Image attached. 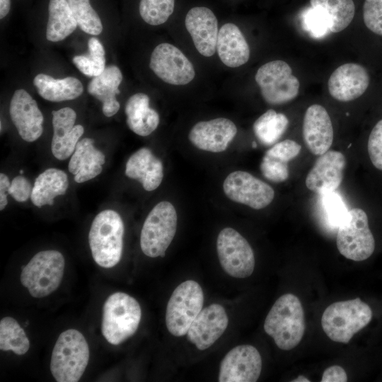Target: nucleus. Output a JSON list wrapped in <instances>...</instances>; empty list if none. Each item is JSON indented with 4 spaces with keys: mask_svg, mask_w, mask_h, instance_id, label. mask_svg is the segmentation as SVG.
Wrapping results in <instances>:
<instances>
[{
    "mask_svg": "<svg viewBox=\"0 0 382 382\" xmlns=\"http://www.w3.org/2000/svg\"><path fill=\"white\" fill-rule=\"evenodd\" d=\"M337 247L347 259L362 261L375 249V240L369 226L366 213L360 208L349 211L347 219L338 227Z\"/></svg>",
    "mask_w": 382,
    "mask_h": 382,
    "instance_id": "nucleus-9",
    "label": "nucleus"
},
{
    "mask_svg": "<svg viewBox=\"0 0 382 382\" xmlns=\"http://www.w3.org/2000/svg\"><path fill=\"white\" fill-rule=\"evenodd\" d=\"M141 317L138 301L127 294L116 292L104 303L101 331L110 344L117 345L137 330Z\"/></svg>",
    "mask_w": 382,
    "mask_h": 382,
    "instance_id": "nucleus-4",
    "label": "nucleus"
},
{
    "mask_svg": "<svg viewBox=\"0 0 382 382\" xmlns=\"http://www.w3.org/2000/svg\"><path fill=\"white\" fill-rule=\"evenodd\" d=\"M262 370L258 350L250 345L233 347L223 358L219 369V382H255Z\"/></svg>",
    "mask_w": 382,
    "mask_h": 382,
    "instance_id": "nucleus-14",
    "label": "nucleus"
},
{
    "mask_svg": "<svg viewBox=\"0 0 382 382\" xmlns=\"http://www.w3.org/2000/svg\"><path fill=\"white\" fill-rule=\"evenodd\" d=\"M301 146L295 141L286 139L274 144L265 154L289 162L299 155Z\"/></svg>",
    "mask_w": 382,
    "mask_h": 382,
    "instance_id": "nucleus-42",
    "label": "nucleus"
},
{
    "mask_svg": "<svg viewBox=\"0 0 382 382\" xmlns=\"http://www.w3.org/2000/svg\"><path fill=\"white\" fill-rule=\"evenodd\" d=\"M346 165L340 151L328 150L320 155L306 178V186L320 194L335 190L340 185Z\"/></svg>",
    "mask_w": 382,
    "mask_h": 382,
    "instance_id": "nucleus-18",
    "label": "nucleus"
},
{
    "mask_svg": "<svg viewBox=\"0 0 382 382\" xmlns=\"http://www.w3.org/2000/svg\"><path fill=\"white\" fill-rule=\"evenodd\" d=\"M125 111L127 126L139 136L151 134L159 124V115L149 107V98L145 93H138L130 96L126 102Z\"/></svg>",
    "mask_w": 382,
    "mask_h": 382,
    "instance_id": "nucleus-27",
    "label": "nucleus"
},
{
    "mask_svg": "<svg viewBox=\"0 0 382 382\" xmlns=\"http://www.w3.org/2000/svg\"><path fill=\"white\" fill-rule=\"evenodd\" d=\"M292 382H309L310 380L304 376L300 375L296 378L291 381Z\"/></svg>",
    "mask_w": 382,
    "mask_h": 382,
    "instance_id": "nucleus-47",
    "label": "nucleus"
},
{
    "mask_svg": "<svg viewBox=\"0 0 382 382\" xmlns=\"http://www.w3.org/2000/svg\"><path fill=\"white\" fill-rule=\"evenodd\" d=\"M23 173V170H20V173H21V174H22Z\"/></svg>",
    "mask_w": 382,
    "mask_h": 382,
    "instance_id": "nucleus-48",
    "label": "nucleus"
},
{
    "mask_svg": "<svg viewBox=\"0 0 382 382\" xmlns=\"http://www.w3.org/2000/svg\"><path fill=\"white\" fill-rule=\"evenodd\" d=\"M255 79L263 99L270 105L288 103L299 94V81L284 61L273 60L262 65Z\"/></svg>",
    "mask_w": 382,
    "mask_h": 382,
    "instance_id": "nucleus-10",
    "label": "nucleus"
},
{
    "mask_svg": "<svg viewBox=\"0 0 382 382\" xmlns=\"http://www.w3.org/2000/svg\"><path fill=\"white\" fill-rule=\"evenodd\" d=\"M150 68L164 82L176 86L186 85L195 76L192 64L176 47L161 43L153 50Z\"/></svg>",
    "mask_w": 382,
    "mask_h": 382,
    "instance_id": "nucleus-13",
    "label": "nucleus"
},
{
    "mask_svg": "<svg viewBox=\"0 0 382 382\" xmlns=\"http://www.w3.org/2000/svg\"><path fill=\"white\" fill-rule=\"evenodd\" d=\"M216 250L223 270L236 278L250 276L255 267L253 250L247 240L232 228H224L217 237Z\"/></svg>",
    "mask_w": 382,
    "mask_h": 382,
    "instance_id": "nucleus-11",
    "label": "nucleus"
},
{
    "mask_svg": "<svg viewBox=\"0 0 382 382\" xmlns=\"http://www.w3.org/2000/svg\"><path fill=\"white\" fill-rule=\"evenodd\" d=\"M216 50L221 61L228 67H238L250 58L249 45L239 28L231 23L219 30Z\"/></svg>",
    "mask_w": 382,
    "mask_h": 382,
    "instance_id": "nucleus-25",
    "label": "nucleus"
},
{
    "mask_svg": "<svg viewBox=\"0 0 382 382\" xmlns=\"http://www.w3.org/2000/svg\"><path fill=\"white\" fill-rule=\"evenodd\" d=\"M347 381V376L345 371L337 365L327 368L321 379V382H346Z\"/></svg>",
    "mask_w": 382,
    "mask_h": 382,
    "instance_id": "nucleus-44",
    "label": "nucleus"
},
{
    "mask_svg": "<svg viewBox=\"0 0 382 382\" xmlns=\"http://www.w3.org/2000/svg\"><path fill=\"white\" fill-rule=\"evenodd\" d=\"M125 175L139 181L145 190L153 191L158 188L162 182L163 163L150 149L142 147L132 154L127 160Z\"/></svg>",
    "mask_w": 382,
    "mask_h": 382,
    "instance_id": "nucleus-23",
    "label": "nucleus"
},
{
    "mask_svg": "<svg viewBox=\"0 0 382 382\" xmlns=\"http://www.w3.org/2000/svg\"><path fill=\"white\" fill-rule=\"evenodd\" d=\"M178 216L168 201L156 204L146 216L140 235V246L150 257H163L177 230Z\"/></svg>",
    "mask_w": 382,
    "mask_h": 382,
    "instance_id": "nucleus-7",
    "label": "nucleus"
},
{
    "mask_svg": "<svg viewBox=\"0 0 382 382\" xmlns=\"http://www.w3.org/2000/svg\"><path fill=\"white\" fill-rule=\"evenodd\" d=\"M223 189L231 200L254 209L267 207L274 197V191L270 185L242 170L229 173L224 181Z\"/></svg>",
    "mask_w": 382,
    "mask_h": 382,
    "instance_id": "nucleus-12",
    "label": "nucleus"
},
{
    "mask_svg": "<svg viewBox=\"0 0 382 382\" xmlns=\"http://www.w3.org/2000/svg\"><path fill=\"white\" fill-rule=\"evenodd\" d=\"M185 25L197 50L204 57L212 56L216 50L218 21L207 7H194L187 13Z\"/></svg>",
    "mask_w": 382,
    "mask_h": 382,
    "instance_id": "nucleus-22",
    "label": "nucleus"
},
{
    "mask_svg": "<svg viewBox=\"0 0 382 382\" xmlns=\"http://www.w3.org/2000/svg\"><path fill=\"white\" fill-rule=\"evenodd\" d=\"M89 347L83 335L68 329L58 337L54 346L50 371L57 382H77L89 361Z\"/></svg>",
    "mask_w": 382,
    "mask_h": 382,
    "instance_id": "nucleus-3",
    "label": "nucleus"
},
{
    "mask_svg": "<svg viewBox=\"0 0 382 382\" xmlns=\"http://www.w3.org/2000/svg\"><path fill=\"white\" fill-rule=\"evenodd\" d=\"M311 6L323 9L331 21V32L339 33L352 22L355 13L353 0H310Z\"/></svg>",
    "mask_w": 382,
    "mask_h": 382,
    "instance_id": "nucleus-32",
    "label": "nucleus"
},
{
    "mask_svg": "<svg viewBox=\"0 0 382 382\" xmlns=\"http://www.w3.org/2000/svg\"><path fill=\"white\" fill-rule=\"evenodd\" d=\"M371 318L369 306L357 298L328 306L322 315L321 325L330 340L346 344L369 323Z\"/></svg>",
    "mask_w": 382,
    "mask_h": 382,
    "instance_id": "nucleus-5",
    "label": "nucleus"
},
{
    "mask_svg": "<svg viewBox=\"0 0 382 382\" xmlns=\"http://www.w3.org/2000/svg\"><path fill=\"white\" fill-rule=\"evenodd\" d=\"M303 138L308 150L320 156L328 151L333 141V128L329 114L318 104L309 106L304 115Z\"/></svg>",
    "mask_w": 382,
    "mask_h": 382,
    "instance_id": "nucleus-21",
    "label": "nucleus"
},
{
    "mask_svg": "<svg viewBox=\"0 0 382 382\" xmlns=\"http://www.w3.org/2000/svg\"><path fill=\"white\" fill-rule=\"evenodd\" d=\"M11 120L25 141H36L43 132L44 117L37 102L24 89H17L9 105Z\"/></svg>",
    "mask_w": 382,
    "mask_h": 382,
    "instance_id": "nucleus-15",
    "label": "nucleus"
},
{
    "mask_svg": "<svg viewBox=\"0 0 382 382\" xmlns=\"http://www.w3.org/2000/svg\"><path fill=\"white\" fill-rule=\"evenodd\" d=\"M203 303V291L197 282L187 280L179 284L167 303L166 324L169 332L175 337L186 335Z\"/></svg>",
    "mask_w": 382,
    "mask_h": 382,
    "instance_id": "nucleus-8",
    "label": "nucleus"
},
{
    "mask_svg": "<svg viewBox=\"0 0 382 382\" xmlns=\"http://www.w3.org/2000/svg\"><path fill=\"white\" fill-rule=\"evenodd\" d=\"M304 311L299 298L292 294L281 296L273 304L264 323V330L282 350H291L301 342L305 332Z\"/></svg>",
    "mask_w": 382,
    "mask_h": 382,
    "instance_id": "nucleus-1",
    "label": "nucleus"
},
{
    "mask_svg": "<svg viewBox=\"0 0 382 382\" xmlns=\"http://www.w3.org/2000/svg\"><path fill=\"white\" fill-rule=\"evenodd\" d=\"M11 183L8 177L4 173H0V210L2 211L8 204L7 194Z\"/></svg>",
    "mask_w": 382,
    "mask_h": 382,
    "instance_id": "nucleus-45",
    "label": "nucleus"
},
{
    "mask_svg": "<svg viewBox=\"0 0 382 382\" xmlns=\"http://www.w3.org/2000/svg\"><path fill=\"white\" fill-rule=\"evenodd\" d=\"M91 138L79 140L71 156L68 168L74 174V180L82 183L96 178L103 170L105 155L93 145Z\"/></svg>",
    "mask_w": 382,
    "mask_h": 382,
    "instance_id": "nucleus-24",
    "label": "nucleus"
},
{
    "mask_svg": "<svg viewBox=\"0 0 382 382\" xmlns=\"http://www.w3.org/2000/svg\"><path fill=\"white\" fill-rule=\"evenodd\" d=\"M32 190L29 180L23 175H18L12 180L8 193L16 201L23 202L30 197Z\"/></svg>",
    "mask_w": 382,
    "mask_h": 382,
    "instance_id": "nucleus-43",
    "label": "nucleus"
},
{
    "mask_svg": "<svg viewBox=\"0 0 382 382\" xmlns=\"http://www.w3.org/2000/svg\"><path fill=\"white\" fill-rule=\"evenodd\" d=\"M29 348V339L19 323L12 317L3 318L0 321V349L23 355Z\"/></svg>",
    "mask_w": 382,
    "mask_h": 382,
    "instance_id": "nucleus-33",
    "label": "nucleus"
},
{
    "mask_svg": "<svg viewBox=\"0 0 382 382\" xmlns=\"http://www.w3.org/2000/svg\"><path fill=\"white\" fill-rule=\"evenodd\" d=\"M11 7L10 0H0V18H4L9 12Z\"/></svg>",
    "mask_w": 382,
    "mask_h": 382,
    "instance_id": "nucleus-46",
    "label": "nucleus"
},
{
    "mask_svg": "<svg viewBox=\"0 0 382 382\" xmlns=\"http://www.w3.org/2000/svg\"><path fill=\"white\" fill-rule=\"evenodd\" d=\"M33 84L42 98L52 102L74 100L83 91L81 82L72 76L57 79L39 74L34 78Z\"/></svg>",
    "mask_w": 382,
    "mask_h": 382,
    "instance_id": "nucleus-29",
    "label": "nucleus"
},
{
    "mask_svg": "<svg viewBox=\"0 0 382 382\" xmlns=\"http://www.w3.org/2000/svg\"><path fill=\"white\" fill-rule=\"evenodd\" d=\"M88 54L76 55L72 62L84 75L91 77L100 75L105 69L104 47L96 37H91L88 42Z\"/></svg>",
    "mask_w": 382,
    "mask_h": 382,
    "instance_id": "nucleus-34",
    "label": "nucleus"
},
{
    "mask_svg": "<svg viewBox=\"0 0 382 382\" xmlns=\"http://www.w3.org/2000/svg\"><path fill=\"white\" fill-rule=\"evenodd\" d=\"M363 18L366 26L371 31L382 35V0H365Z\"/></svg>",
    "mask_w": 382,
    "mask_h": 382,
    "instance_id": "nucleus-40",
    "label": "nucleus"
},
{
    "mask_svg": "<svg viewBox=\"0 0 382 382\" xmlns=\"http://www.w3.org/2000/svg\"><path fill=\"white\" fill-rule=\"evenodd\" d=\"M122 81L120 69L115 65H110L100 75L94 76L88 85V93L103 103V113L106 117L113 116L120 109L116 95L120 93L119 86Z\"/></svg>",
    "mask_w": 382,
    "mask_h": 382,
    "instance_id": "nucleus-26",
    "label": "nucleus"
},
{
    "mask_svg": "<svg viewBox=\"0 0 382 382\" xmlns=\"http://www.w3.org/2000/svg\"><path fill=\"white\" fill-rule=\"evenodd\" d=\"M52 114V153L57 159L64 161L74 152L76 146L84 132V128L81 125H75L76 113L71 108L53 110Z\"/></svg>",
    "mask_w": 382,
    "mask_h": 382,
    "instance_id": "nucleus-20",
    "label": "nucleus"
},
{
    "mask_svg": "<svg viewBox=\"0 0 382 382\" xmlns=\"http://www.w3.org/2000/svg\"><path fill=\"white\" fill-rule=\"evenodd\" d=\"M175 0H141L139 13L151 25L164 23L174 11Z\"/></svg>",
    "mask_w": 382,
    "mask_h": 382,
    "instance_id": "nucleus-37",
    "label": "nucleus"
},
{
    "mask_svg": "<svg viewBox=\"0 0 382 382\" xmlns=\"http://www.w3.org/2000/svg\"><path fill=\"white\" fill-rule=\"evenodd\" d=\"M228 324L224 308L213 303L202 309L192 323L187 340L199 350L210 347L223 335Z\"/></svg>",
    "mask_w": 382,
    "mask_h": 382,
    "instance_id": "nucleus-16",
    "label": "nucleus"
},
{
    "mask_svg": "<svg viewBox=\"0 0 382 382\" xmlns=\"http://www.w3.org/2000/svg\"><path fill=\"white\" fill-rule=\"evenodd\" d=\"M367 149L374 166L382 170V119L377 122L371 131Z\"/></svg>",
    "mask_w": 382,
    "mask_h": 382,
    "instance_id": "nucleus-41",
    "label": "nucleus"
},
{
    "mask_svg": "<svg viewBox=\"0 0 382 382\" xmlns=\"http://www.w3.org/2000/svg\"><path fill=\"white\" fill-rule=\"evenodd\" d=\"M236 133L237 127L231 120L218 117L196 123L190 131L188 137L197 149L218 153L227 149Z\"/></svg>",
    "mask_w": 382,
    "mask_h": 382,
    "instance_id": "nucleus-17",
    "label": "nucleus"
},
{
    "mask_svg": "<svg viewBox=\"0 0 382 382\" xmlns=\"http://www.w3.org/2000/svg\"><path fill=\"white\" fill-rule=\"evenodd\" d=\"M64 267V257L60 252L54 250L40 251L22 267L21 282L33 297H45L59 286Z\"/></svg>",
    "mask_w": 382,
    "mask_h": 382,
    "instance_id": "nucleus-6",
    "label": "nucleus"
},
{
    "mask_svg": "<svg viewBox=\"0 0 382 382\" xmlns=\"http://www.w3.org/2000/svg\"><path fill=\"white\" fill-rule=\"evenodd\" d=\"M46 38L51 42L62 41L78 26L66 0H50Z\"/></svg>",
    "mask_w": 382,
    "mask_h": 382,
    "instance_id": "nucleus-30",
    "label": "nucleus"
},
{
    "mask_svg": "<svg viewBox=\"0 0 382 382\" xmlns=\"http://www.w3.org/2000/svg\"><path fill=\"white\" fill-rule=\"evenodd\" d=\"M321 195L328 221L330 225L338 228L348 217L349 211L340 196L334 191Z\"/></svg>",
    "mask_w": 382,
    "mask_h": 382,
    "instance_id": "nucleus-38",
    "label": "nucleus"
},
{
    "mask_svg": "<svg viewBox=\"0 0 382 382\" xmlns=\"http://www.w3.org/2000/svg\"><path fill=\"white\" fill-rule=\"evenodd\" d=\"M69 187L66 173L57 168H47L35 179L30 199L36 207L52 205L54 199L65 195Z\"/></svg>",
    "mask_w": 382,
    "mask_h": 382,
    "instance_id": "nucleus-28",
    "label": "nucleus"
},
{
    "mask_svg": "<svg viewBox=\"0 0 382 382\" xmlns=\"http://www.w3.org/2000/svg\"><path fill=\"white\" fill-rule=\"evenodd\" d=\"M260 168L263 176L273 183H282L289 178L288 163L277 158L265 155Z\"/></svg>",
    "mask_w": 382,
    "mask_h": 382,
    "instance_id": "nucleus-39",
    "label": "nucleus"
},
{
    "mask_svg": "<svg viewBox=\"0 0 382 382\" xmlns=\"http://www.w3.org/2000/svg\"><path fill=\"white\" fill-rule=\"evenodd\" d=\"M369 84L366 69L356 63H347L337 67L330 75L328 87L330 96L341 102L360 97Z\"/></svg>",
    "mask_w": 382,
    "mask_h": 382,
    "instance_id": "nucleus-19",
    "label": "nucleus"
},
{
    "mask_svg": "<svg viewBox=\"0 0 382 382\" xmlns=\"http://www.w3.org/2000/svg\"><path fill=\"white\" fill-rule=\"evenodd\" d=\"M302 26L314 39H322L331 32V21L325 12L318 7L306 8L301 15Z\"/></svg>",
    "mask_w": 382,
    "mask_h": 382,
    "instance_id": "nucleus-36",
    "label": "nucleus"
},
{
    "mask_svg": "<svg viewBox=\"0 0 382 382\" xmlns=\"http://www.w3.org/2000/svg\"><path fill=\"white\" fill-rule=\"evenodd\" d=\"M78 26L85 33L98 35L103 30L101 20L89 0H66Z\"/></svg>",
    "mask_w": 382,
    "mask_h": 382,
    "instance_id": "nucleus-35",
    "label": "nucleus"
},
{
    "mask_svg": "<svg viewBox=\"0 0 382 382\" xmlns=\"http://www.w3.org/2000/svg\"><path fill=\"white\" fill-rule=\"evenodd\" d=\"M124 232L122 219L117 212L105 209L95 216L88 233V243L92 257L99 266L110 268L120 262Z\"/></svg>",
    "mask_w": 382,
    "mask_h": 382,
    "instance_id": "nucleus-2",
    "label": "nucleus"
},
{
    "mask_svg": "<svg viewBox=\"0 0 382 382\" xmlns=\"http://www.w3.org/2000/svg\"><path fill=\"white\" fill-rule=\"evenodd\" d=\"M289 123L284 114L270 109L255 121L253 128L259 141L268 146L274 145L282 137Z\"/></svg>",
    "mask_w": 382,
    "mask_h": 382,
    "instance_id": "nucleus-31",
    "label": "nucleus"
}]
</instances>
